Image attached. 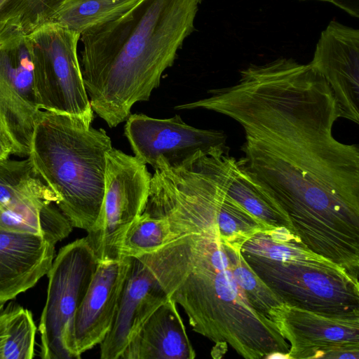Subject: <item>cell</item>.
<instances>
[{
  "instance_id": "1",
  "label": "cell",
  "mask_w": 359,
  "mask_h": 359,
  "mask_svg": "<svg viewBox=\"0 0 359 359\" xmlns=\"http://www.w3.org/2000/svg\"><path fill=\"white\" fill-rule=\"evenodd\" d=\"M176 106L229 116L243 128L244 168L309 250L349 270L359 264V149L339 142L340 118L325 79L280 57L250 65L233 86Z\"/></svg>"
},
{
  "instance_id": "2",
  "label": "cell",
  "mask_w": 359,
  "mask_h": 359,
  "mask_svg": "<svg viewBox=\"0 0 359 359\" xmlns=\"http://www.w3.org/2000/svg\"><path fill=\"white\" fill-rule=\"evenodd\" d=\"M203 0H140L81 35V72L94 113L110 128L148 101L194 32Z\"/></svg>"
},
{
  "instance_id": "3",
  "label": "cell",
  "mask_w": 359,
  "mask_h": 359,
  "mask_svg": "<svg viewBox=\"0 0 359 359\" xmlns=\"http://www.w3.org/2000/svg\"><path fill=\"white\" fill-rule=\"evenodd\" d=\"M192 236V264L171 298L194 331L246 359L287 358L290 344L273 323L255 311L238 285L216 225Z\"/></svg>"
},
{
  "instance_id": "4",
  "label": "cell",
  "mask_w": 359,
  "mask_h": 359,
  "mask_svg": "<svg viewBox=\"0 0 359 359\" xmlns=\"http://www.w3.org/2000/svg\"><path fill=\"white\" fill-rule=\"evenodd\" d=\"M111 148L103 128L73 116L41 111L27 157L59 197L56 205L73 227L88 231L100 215Z\"/></svg>"
},
{
  "instance_id": "5",
  "label": "cell",
  "mask_w": 359,
  "mask_h": 359,
  "mask_svg": "<svg viewBox=\"0 0 359 359\" xmlns=\"http://www.w3.org/2000/svg\"><path fill=\"white\" fill-rule=\"evenodd\" d=\"M239 245L248 266L283 303L329 315L359 313L358 280L286 228L259 230Z\"/></svg>"
},
{
  "instance_id": "6",
  "label": "cell",
  "mask_w": 359,
  "mask_h": 359,
  "mask_svg": "<svg viewBox=\"0 0 359 359\" xmlns=\"http://www.w3.org/2000/svg\"><path fill=\"white\" fill-rule=\"evenodd\" d=\"M191 264V233L154 252L130 257L114 324L100 343L102 359H119L145 320L183 283Z\"/></svg>"
},
{
  "instance_id": "7",
  "label": "cell",
  "mask_w": 359,
  "mask_h": 359,
  "mask_svg": "<svg viewBox=\"0 0 359 359\" xmlns=\"http://www.w3.org/2000/svg\"><path fill=\"white\" fill-rule=\"evenodd\" d=\"M27 37L41 109L73 116L90 126L94 112L77 54L81 34L49 22Z\"/></svg>"
},
{
  "instance_id": "8",
  "label": "cell",
  "mask_w": 359,
  "mask_h": 359,
  "mask_svg": "<svg viewBox=\"0 0 359 359\" xmlns=\"http://www.w3.org/2000/svg\"><path fill=\"white\" fill-rule=\"evenodd\" d=\"M151 180L146 164L135 156L113 147L107 152L100 212L85 237L98 262L121 259L124 235L147 206Z\"/></svg>"
},
{
  "instance_id": "9",
  "label": "cell",
  "mask_w": 359,
  "mask_h": 359,
  "mask_svg": "<svg viewBox=\"0 0 359 359\" xmlns=\"http://www.w3.org/2000/svg\"><path fill=\"white\" fill-rule=\"evenodd\" d=\"M97 265L86 238L62 247L53 259L47 273V299L39 324L42 358H72L67 341L73 319Z\"/></svg>"
},
{
  "instance_id": "10",
  "label": "cell",
  "mask_w": 359,
  "mask_h": 359,
  "mask_svg": "<svg viewBox=\"0 0 359 359\" xmlns=\"http://www.w3.org/2000/svg\"><path fill=\"white\" fill-rule=\"evenodd\" d=\"M41 111L27 35L15 31L0 34V121L13 154L29 156Z\"/></svg>"
},
{
  "instance_id": "11",
  "label": "cell",
  "mask_w": 359,
  "mask_h": 359,
  "mask_svg": "<svg viewBox=\"0 0 359 359\" xmlns=\"http://www.w3.org/2000/svg\"><path fill=\"white\" fill-rule=\"evenodd\" d=\"M269 318L290 344L288 359L359 358V313L329 315L283 303Z\"/></svg>"
},
{
  "instance_id": "12",
  "label": "cell",
  "mask_w": 359,
  "mask_h": 359,
  "mask_svg": "<svg viewBox=\"0 0 359 359\" xmlns=\"http://www.w3.org/2000/svg\"><path fill=\"white\" fill-rule=\"evenodd\" d=\"M126 121L125 135L134 156L154 169L160 158L168 166L176 167L198 151L227 147L223 131L195 128L179 115L161 119L135 114Z\"/></svg>"
},
{
  "instance_id": "13",
  "label": "cell",
  "mask_w": 359,
  "mask_h": 359,
  "mask_svg": "<svg viewBox=\"0 0 359 359\" xmlns=\"http://www.w3.org/2000/svg\"><path fill=\"white\" fill-rule=\"evenodd\" d=\"M130 257L98 262L75 313L67 341L72 358L103 341L114 324Z\"/></svg>"
},
{
  "instance_id": "14",
  "label": "cell",
  "mask_w": 359,
  "mask_h": 359,
  "mask_svg": "<svg viewBox=\"0 0 359 359\" xmlns=\"http://www.w3.org/2000/svg\"><path fill=\"white\" fill-rule=\"evenodd\" d=\"M310 64L329 84L344 118L359 123V30L331 21Z\"/></svg>"
},
{
  "instance_id": "15",
  "label": "cell",
  "mask_w": 359,
  "mask_h": 359,
  "mask_svg": "<svg viewBox=\"0 0 359 359\" xmlns=\"http://www.w3.org/2000/svg\"><path fill=\"white\" fill-rule=\"evenodd\" d=\"M55 244L39 234L0 231V303L32 287L48 273Z\"/></svg>"
},
{
  "instance_id": "16",
  "label": "cell",
  "mask_w": 359,
  "mask_h": 359,
  "mask_svg": "<svg viewBox=\"0 0 359 359\" xmlns=\"http://www.w3.org/2000/svg\"><path fill=\"white\" fill-rule=\"evenodd\" d=\"M196 352L170 297L142 325L119 359H194Z\"/></svg>"
},
{
  "instance_id": "17",
  "label": "cell",
  "mask_w": 359,
  "mask_h": 359,
  "mask_svg": "<svg viewBox=\"0 0 359 359\" xmlns=\"http://www.w3.org/2000/svg\"><path fill=\"white\" fill-rule=\"evenodd\" d=\"M207 158L229 197L268 226L287 229V223L271 198L247 172L241 159L230 156L228 146L211 150Z\"/></svg>"
},
{
  "instance_id": "18",
  "label": "cell",
  "mask_w": 359,
  "mask_h": 359,
  "mask_svg": "<svg viewBox=\"0 0 359 359\" xmlns=\"http://www.w3.org/2000/svg\"><path fill=\"white\" fill-rule=\"evenodd\" d=\"M58 201L29 157L0 160L1 207L22 214H39L45 206Z\"/></svg>"
},
{
  "instance_id": "19",
  "label": "cell",
  "mask_w": 359,
  "mask_h": 359,
  "mask_svg": "<svg viewBox=\"0 0 359 359\" xmlns=\"http://www.w3.org/2000/svg\"><path fill=\"white\" fill-rule=\"evenodd\" d=\"M5 303H0V359H32L36 331L32 314L14 302Z\"/></svg>"
},
{
  "instance_id": "20",
  "label": "cell",
  "mask_w": 359,
  "mask_h": 359,
  "mask_svg": "<svg viewBox=\"0 0 359 359\" xmlns=\"http://www.w3.org/2000/svg\"><path fill=\"white\" fill-rule=\"evenodd\" d=\"M140 0H67L51 22L81 35L113 20L132 8Z\"/></svg>"
},
{
  "instance_id": "21",
  "label": "cell",
  "mask_w": 359,
  "mask_h": 359,
  "mask_svg": "<svg viewBox=\"0 0 359 359\" xmlns=\"http://www.w3.org/2000/svg\"><path fill=\"white\" fill-rule=\"evenodd\" d=\"M180 236L167 217L144 211L128 226L121 243L120 258L154 252Z\"/></svg>"
},
{
  "instance_id": "22",
  "label": "cell",
  "mask_w": 359,
  "mask_h": 359,
  "mask_svg": "<svg viewBox=\"0 0 359 359\" xmlns=\"http://www.w3.org/2000/svg\"><path fill=\"white\" fill-rule=\"evenodd\" d=\"M72 225L53 203L39 214H22L0 206V231L39 234L55 243L67 237Z\"/></svg>"
},
{
  "instance_id": "23",
  "label": "cell",
  "mask_w": 359,
  "mask_h": 359,
  "mask_svg": "<svg viewBox=\"0 0 359 359\" xmlns=\"http://www.w3.org/2000/svg\"><path fill=\"white\" fill-rule=\"evenodd\" d=\"M67 0H0V34L27 35L51 22Z\"/></svg>"
},
{
  "instance_id": "24",
  "label": "cell",
  "mask_w": 359,
  "mask_h": 359,
  "mask_svg": "<svg viewBox=\"0 0 359 359\" xmlns=\"http://www.w3.org/2000/svg\"><path fill=\"white\" fill-rule=\"evenodd\" d=\"M223 242L236 283L242 289L253 309L263 317L270 320V311L283 304V301L248 266L241 254L239 244L230 243L224 241Z\"/></svg>"
},
{
  "instance_id": "25",
  "label": "cell",
  "mask_w": 359,
  "mask_h": 359,
  "mask_svg": "<svg viewBox=\"0 0 359 359\" xmlns=\"http://www.w3.org/2000/svg\"><path fill=\"white\" fill-rule=\"evenodd\" d=\"M307 1V0H303ZM331 4L352 17H359V0H310Z\"/></svg>"
},
{
  "instance_id": "26",
  "label": "cell",
  "mask_w": 359,
  "mask_h": 359,
  "mask_svg": "<svg viewBox=\"0 0 359 359\" xmlns=\"http://www.w3.org/2000/svg\"><path fill=\"white\" fill-rule=\"evenodd\" d=\"M13 146L6 133L0 128V160L8 158L13 154Z\"/></svg>"
},
{
  "instance_id": "27",
  "label": "cell",
  "mask_w": 359,
  "mask_h": 359,
  "mask_svg": "<svg viewBox=\"0 0 359 359\" xmlns=\"http://www.w3.org/2000/svg\"><path fill=\"white\" fill-rule=\"evenodd\" d=\"M0 128H2L1 121H0ZM2 129H3V128H2Z\"/></svg>"
}]
</instances>
